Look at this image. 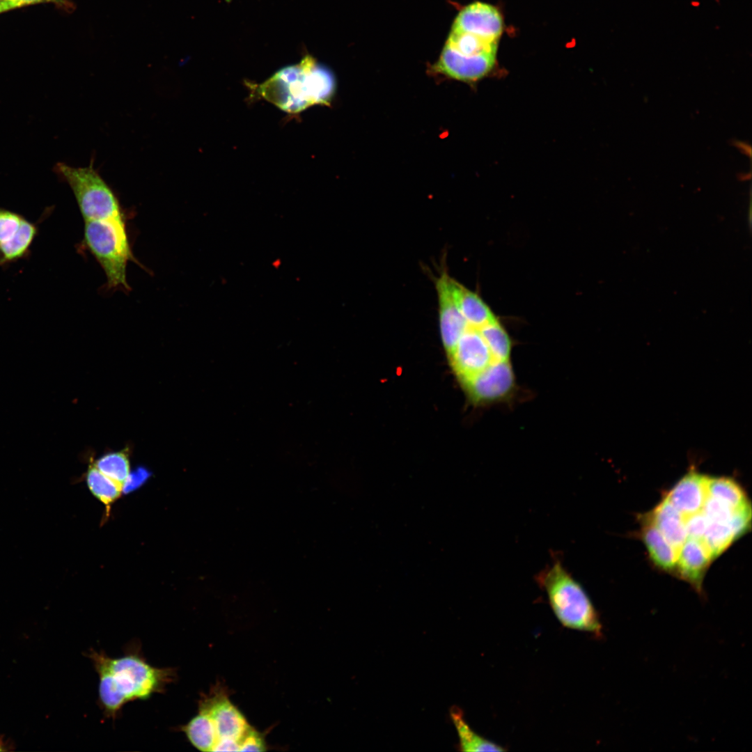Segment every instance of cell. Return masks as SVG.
<instances>
[{
  "mask_svg": "<svg viewBox=\"0 0 752 752\" xmlns=\"http://www.w3.org/2000/svg\"><path fill=\"white\" fill-rule=\"evenodd\" d=\"M462 384L473 401L489 402L503 398L511 391L515 377L509 360L493 361Z\"/></svg>",
  "mask_w": 752,
  "mask_h": 752,
  "instance_id": "cell-8",
  "label": "cell"
},
{
  "mask_svg": "<svg viewBox=\"0 0 752 752\" xmlns=\"http://www.w3.org/2000/svg\"><path fill=\"white\" fill-rule=\"evenodd\" d=\"M267 750L264 736L251 726L240 742V751H266Z\"/></svg>",
  "mask_w": 752,
  "mask_h": 752,
  "instance_id": "cell-29",
  "label": "cell"
},
{
  "mask_svg": "<svg viewBox=\"0 0 752 752\" xmlns=\"http://www.w3.org/2000/svg\"><path fill=\"white\" fill-rule=\"evenodd\" d=\"M181 730L195 748L201 751H213L216 735L211 721L203 712L198 710Z\"/></svg>",
  "mask_w": 752,
  "mask_h": 752,
  "instance_id": "cell-19",
  "label": "cell"
},
{
  "mask_svg": "<svg viewBox=\"0 0 752 752\" xmlns=\"http://www.w3.org/2000/svg\"><path fill=\"white\" fill-rule=\"evenodd\" d=\"M641 538L655 564L665 570L675 568L678 553L648 517L641 529Z\"/></svg>",
  "mask_w": 752,
  "mask_h": 752,
  "instance_id": "cell-16",
  "label": "cell"
},
{
  "mask_svg": "<svg viewBox=\"0 0 752 752\" xmlns=\"http://www.w3.org/2000/svg\"><path fill=\"white\" fill-rule=\"evenodd\" d=\"M712 559L702 539L687 537L678 553L675 568L683 579L700 592L703 576Z\"/></svg>",
  "mask_w": 752,
  "mask_h": 752,
  "instance_id": "cell-13",
  "label": "cell"
},
{
  "mask_svg": "<svg viewBox=\"0 0 752 752\" xmlns=\"http://www.w3.org/2000/svg\"><path fill=\"white\" fill-rule=\"evenodd\" d=\"M254 86L253 91L263 99L295 114L315 104L329 105L336 91V80L327 68L308 55Z\"/></svg>",
  "mask_w": 752,
  "mask_h": 752,
  "instance_id": "cell-2",
  "label": "cell"
},
{
  "mask_svg": "<svg viewBox=\"0 0 752 752\" xmlns=\"http://www.w3.org/2000/svg\"><path fill=\"white\" fill-rule=\"evenodd\" d=\"M5 0H0V13L3 12V3Z\"/></svg>",
  "mask_w": 752,
  "mask_h": 752,
  "instance_id": "cell-33",
  "label": "cell"
},
{
  "mask_svg": "<svg viewBox=\"0 0 752 752\" xmlns=\"http://www.w3.org/2000/svg\"><path fill=\"white\" fill-rule=\"evenodd\" d=\"M497 44V40L451 31L445 45L462 54L473 56L483 54H496Z\"/></svg>",
  "mask_w": 752,
  "mask_h": 752,
  "instance_id": "cell-21",
  "label": "cell"
},
{
  "mask_svg": "<svg viewBox=\"0 0 752 752\" xmlns=\"http://www.w3.org/2000/svg\"><path fill=\"white\" fill-rule=\"evenodd\" d=\"M38 233L37 225L24 218L14 237L0 244V265L4 266L26 257Z\"/></svg>",
  "mask_w": 752,
  "mask_h": 752,
  "instance_id": "cell-17",
  "label": "cell"
},
{
  "mask_svg": "<svg viewBox=\"0 0 752 752\" xmlns=\"http://www.w3.org/2000/svg\"><path fill=\"white\" fill-rule=\"evenodd\" d=\"M24 219L17 212L0 208V244L14 237Z\"/></svg>",
  "mask_w": 752,
  "mask_h": 752,
  "instance_id": "cell-27",
  "label": "cell"
},
{
  "mask_svg": "<svg viewBox=\"0 0 752 752\" xmlns=\"http://www.w3.org/2000/svg\"><path fill=\"white\" fill-rule=\"evenodd\" d=\"M93 464L102 473L122 486L130 473L129 458L125 451L107 453Z\"/></svg>",
  "mask_w": 752,
  "mask_h": 752,
  "instance_id": "cell-25",
  "label": "cell"
},
{
  "mask_svg": "<svg viewBox=\"0 0 752 752\" xmlns=\"http://www.w3.org/2000/svg\"><path fill=\"white\" fill-rule=\"evenodd\" d=\"M535 581L564 627L601 635L602 624L589 596L560 559L554 558L535 576Z\"/></svg>",
  "mask_w": 752,
  "mask_h": 752,
  "instance_id": "cell-3",
  "label": "cell"
},
{
  "mask_svg": "<svg viewBox=\"0 0 752 752\" xmlns=\"http://www.w3.org/2000/svg\"><path fill=\"white\" fill-rule=\"evenodd\" d=\"M453 298L469 327L479 329L497 320L489 306L476 292L451 278Z\"/></svg>",
  "mask_w": 752,
  "mask_h": 752,
  "instance_id": "cell-14",
  "label": "cell"
},
{
  "mask_svg": "<svg viewBox=\"0 0 752 752\" xmlns=\"http://www.w3.org/2000/svg\"><path fill=\"white\" fill-rule=\"evenodd\" d=\"M451 716L460 739L459 747L462 751H505L506 749L472 730L465 721L462 712L458 707H452Z\"/></svg>",
  "mask_w": 752,
  "mask_h": 752,
  "instance_id": "cell-18",
  "label": "cell"
},
{
  "mask_svg": "<svg viewBox=\"0 0 752 752\" xmlns=\"http://www.w3.org/2000/svg\"><path fill=\"white\" fill-rule=\"evenodd\" d=\"M449 358L451 367L461 382L481 372L494 361L478 329L469 327Z\"/></svg>",
  "mask_w": 752,
  "mask_h": 752,
  "instance_id": "cell-9",
  "label": "cell"
},
{
  "mask_svg": "<svg viewBox=\"0 0 752 752\" xmlns=\"http://www.w3.org/2000/svg\"><path fill=\"white\" fill-rule=\"evenodd\" d=\"M89 657L99 676L101 705L109 716H115L129 702L160 692L174 676L171 668L154 667L137 654L112 658L93 651Z\"/></svg>",
  "mask_w": 752,
  "mask_h": 752,
  "instance_id": "cell-1",
  "label": "cell"
},
{
  "mask_svg": "<svg viewBox=\"0 0 752 752\" xmlns=\"http://www.w3.org/2000/svg\"><path fill=\"white\" fill-rule=\"evenodd\" d=\"M709 495L723 501L733 509L749 503L741 486L733 479L726 477L710 478Z\"/></svg>",
  "mask_w": 752,
  "mask_h": 752,
  "instance_id": "cell-23",
  "label": "cell"
},
{
  "mask_svg": "<svg viewBox=\"0 0 752 752\" xmlns=\"http://www.w3.org/2000/svg\"><path fill=\"white\" fill-rule=\"evenodd\" d=\"M751 507L750 503L735 509L730 521V526L736 539L746 533L747 530L751 527Z\"/></svg>",
  "mask_w": 752,
  "mask_h": 752,
  "instance_id": "cell-28",
  "label": "cell"
},
{
  "mask_svg": "<svg viewBox=\"0 0 752 752\" xmlns=\"http://www.w3.org/2000/svg\"><path fill=\"white\" fill-rule=\"evenodd\" d=\"M496 54L473 56L462 54L444 46L432 71L446 77L466 83H475L486 77L496 64Z\"/></svg>",
  "mask_w": 752,
  "mask_h": 752,
  "instance_id": "cell-7",
  "label": "cell"
},
{
  "mask_svg": "<svg viewBox=\"0 0 752 752\" xmlns=\"http://www.w3.org/2000/svg\"><path fill=\"white\" fill-rule=\"evenodd\" d=\"M149 473L144 469H139L133 473H130L123 485V492L126 493L135 489L142 485L148 478Z\"/></svg>",
  "mask_w": 752,
  "mask_h": 752,
  "instance_id": "cell-32",
  "label": "cell"
},
{
  "mask_svg": "<svg viewBox=\"0 0 752 752\" xmlns=\"http://www.w3.org/2000/svg\"><path fill=\"white\" fill-rule=\"evenodd\" d=\"M58 174L71 188L84 221L125 217L119 201L92 166H56Z\"/></svg>",
  "mask_w": 752,
  "mask_h": 752,
  "instance_id": "cell-5",
  "label": "cell"
},
{
  "mask_svg": "<svg viewBox=\"0 0 752 752\" xmlns=\"http://www.w3.org/2000/svg\"><path fill=\"white\" fill-rule=\"evenodd\" d=\"M85 478L89 490L104 505L109 514L111 505L121 495L123 486L99 471L93 462L89 465Z\"/></svg>",
  "mask_w": 752,
  "mask_h": 752,
  "instance_id": "cell-20",
  "label": "cell"
},
{
  "mask_svg": "<svg viewBox=\"0 0 752 752\" xmlns=\"http://www.w3.org/2000/svg\"><path fill=\"white\" fill-rule=\"evenodd\" d=\"M478 331L486 343L494 361L509 359L512 348L511 340L498 320L487 324Z\"/></svg>",
  "mask_w": 752,
  "mask_h": 752,
  "instance_id": "cell-22",
  "label": "cell"
},
{
  "mask_svg": "<svg viewBox=\"0 0 752 752\" xmlns=\"http://www.w3.org/2000/svg\"><path fill=\"white\" fill-rule=\"evenodd\" d=\"M198 710L207 714L211 721L217 738L214 747L223 741H233L240 745L251 727L244 714L230 700L228 691L220 684L202 696Z\"/></svg>",
  "mask_w": 752,
  "mask_h": 752,
  "instance_id": "cell-6",
  "label": "cell"
},
{
  "mask_svg": "<svg viewBox=\"0 0 752 752\" xmlns=\"http://www.w3.org/2000/svg\"><path fill=\"white\" fill-rule=\"evenodd\" d=\"M500 12L488 3L476 1L465 6L457 15L454 31L471 33L491 40H499L503 31Z\"/></svg>",
  "mask_w": 752,
  "mask_h": 752,
  "instance_id": "cell-11",
  "label": "cell"
},
{
  "mask_svg": "<svg viewBox=\"0 0 752 752\" xmlns=\"http://www.w3.org/2000/svg\"><path fill=\"white\" fill-rule=\"evenodd\" d=\"M451 278L448 273L444 271L435 281L441 337L448 357L454 351L462 334L469 328L453 298Z\"/></svg>",
  "mask_w": 752,
  "mask_h": 752,
  "instance_id": "cell-10",
  "label": "cell"
},
{
  "mask_svg": "<svg viewBox=\"0 0 752 752\" xmlns=\"http://www.w3.org/2000/svg\"><path fill=\"white\" fill-rule=\"evenodd\" d=\"M39 2H54L67 10H72L74 7L70 0H5L3 4L5 10H8L16 7Z\"/></svg>",
  "mask_w": 752,
  "mask_h": 752,
  "instance_id": "cell-31",
  "label": "cell"
},
{
  "mask_svg": "<svg viewBox=\"0 0 752 752\" xmlns=\"http://www.w3.org/2000/svg\"><path fill=\"white\" fill-rule=\"evenodd\" d=\"M685 527L688 537L702 538L708 524V520L702 511L685 519Z\"/></svg>",
  "mask_w": 752,
  "mask_h": 752,
  "instance_id": "cell-30",
  "label": "cell"
},
{
  "mask_svg": "<svg viewBox=\"0 0 752 752\" xmlns=\"http://www.w3.org/2000/svg\"><path fill=\"white\" fill-rule=\"evenodd\" d=\"M710 478L691 471L675 484L665 498L685 519L702 510L709 496Z\"/></svg>",
  "mask_w": 752,
  "mask_h": 752,
  "instance_id": "cell-12",
  "label": "cell"
},
{
  "mask_svg": "<svg viewBox=\"0 0 752 752\" xmlns=\"http://www.w3.org/2000/svg\"><path fill=\"white\" fill-rule=\"evenodd\" d=\"M82 244L103 269L108 289L130 290L127 267L134 256L125 217L84 221Z\"/></svg>",
  "mask_w": 752,
  "mask_h": 752,
  "instance_id": "cell-4",
  "label": "cell"
},
{
  "mask_svg": "<svg viewBox=\"0 0 752 752\" xmlns=\"http://www.w3.org/2000/svg\"><path fill=\"white\" fill-rule=\"evenodd\" d=\"M701 539L714 558L724 551L736 538L730 524L708 521L707 528Z\"/></svg>",
  "mask_w": 752,
  "mask_h": 752,
  "instance_id": "cell-24",
  "label": "cell"
},
{
  "mask_svg": "<svg viewBox=\"0 0 752 752\" xmlns=\"http://www.w3.org/2000/svg\"><path fill=\"white\" fill-rule=\"evenodd\" d=\"M666 540L679 553L687 538L684 517L664 498L648 517Z\"/></svg>",
  "mask_w": 752,
  "mask_h": 752,
  "instance_id": "cell-15",
  "label": "cell"
},
{
  "mask_svg": "<svg viewBox=\"0 0 752 752\" xmlns=\"http://www.w3.org/2000/svg\"><path fill=\"white\" fill-rule=\"evenodd\" d=\"M734 510L735 509L727 503L709 495L701 511L708 521L730 524Z\"/></svg>",
  "mask_w": 752,
  "mask_h": 752,
  "instance_id": "cell-26",
  "label": "cell"
}]
</instances>
